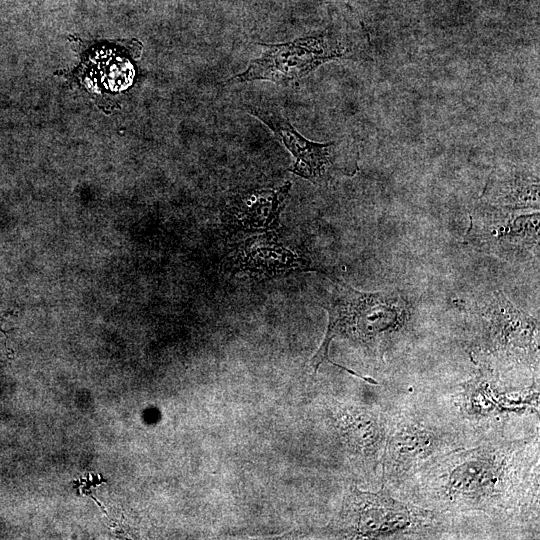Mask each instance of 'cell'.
<instances>
[{
	"instance_id": "obj_1",
	"label": "cell",
	"mask_w": 540,
	"mask_h": 540,
	"mask_svg": "<svg viewBox=\"0 0 540 540\" xmlns=\"http://www.w3.org/2000/svg\"><path fill=\"white\" fill-rule=\"evenodd\" d=\"M399 489L404 500L450 520L479 513L492 520H538L539 433L495 436L458 447L417 472Z\"/></svg>"
},
{
	"instance_id": "obj_2",
	"label": "cell",
	"mask_w": 540,
	"mask_h": 540,
	"mask_svg": "<svg viewBox=\"0 0 540 540\" xmlns=\"http://www.w3.org/2000/svg\"><path fill=\"white\" fill-rule=\"evenodd\" d=\"M331 280V290L322 303L328 326L310 366L315 373L323 362L335 366L328 353L331 341L338 337L383 361L411 332L414 312L408 297L400 290L364 292L337 277L331 276Z\"/></svg>"
},
{
	"instance_id": "obj_3",
	"label": "cell",
	"mask_w": 540,
	"mask_h": 540,
	"mask_svg": "<svg viewBox=\"0 0 540 540\" xmlns=\"http://www.w3.org/2000/svg\"><path fill=\"white\" fill-rule=\"evenodd\" d=\"M469 353L479 368L496 372L525 369L538 374L539 321L493 291L468 310Z\"/></svg>"
},
{
	"instance_id": "obj_4",
	"label": "cell",
	"mask_w": 540,
	"mask_h": 540,
	"mask_svg": "<svg viewBox=\"0 0 540 540\" xmlns=\"http://www.w3.org/2000/svg\"><path fill=\"white\" fill-rule=\"evenodd\" d=\"M451 520L391 494L384 484L378 492L352 485L338 516L328 525L336 538L431 539L448 532Z\"/></svg>"
},
{
	"instance_id": "obj_5",
	"label": "cell",
	"mask_w": 540,
	"mask_h": 540,
	"mask_svg": "<svg viewBox=\"0 0 540 540\" xmlns=\"http://www.w3.org/2000/svg\"><path fill=\"white\" fill-rule=\"evenodd\" d=\"M467 435L452 422L415 408L389 415L382 456V484L399 489L442 455L465 446Z\"/></svg>"
},
{
	"instance_id": "obj_6",
	"label": "cell",
	"mask_w": 540,
	"mask_h": 540,
	"mask_svg": "<svg viewBox=\"0 0 540 540\" xmlns=\"http://www.w3.org/2000/svg\"><path fill=\"white\" fill-rule=\"evenodd\" d=\"M450 407L457 416L455 426L470 434L497 429L513 418L539 415V384L509 386L500 372L480 368L470 379L449 393ZM453 412V414H454Z\"/></svg>"
},
{
	"instance_id": "obj_7",
	"label": "cell",
	"mask_w": 540,
	"mask_h": 540,
	"mask_svg": "<svg viewBox=\"0 0 540 540\" xmlns=\"http://www.w3.org/2000/svg\"><path fill=\"white\" fill-rule=\"evenodd\" d=\"M469 218L464 241L477 251L510 263L538 257V210L506 209L482 203Z\"/></svg>"
},
{
	"instance_id": "obj_8",
	"label": "cell",
	"mask_w": 540,
	"mask_h": 540,
	"mask_svg": "<svg viewBox=\"0 0 540 540\" xmlns=\"http://www.w3.org/2000/svg\"><path fill=\"white\" fill-rule=\"evenodd\" d=\"M265 46L262 54L230 81L270 80L288 83L307 75L324 62L345 57L349 52L346 45L328 31Z\"/></svg>"
},
{
	"instance_id": "obj_9",
	"label": "cell",
	"mask_w": 540,
	"mask_h": 540,
	"mask_svg": "<svg viewBox=\"0 0 540 540\" xmlns=\"http://www.w3.org/2000/svg\"><path fill=\"white\" fill-rule=\"evenodd\" d=\"M226 265L233 273H244L255 279L273 278L310 268L311 262L286 248L274 233L246 238L232 245Z\"/></svg>"
},
{
	"instance_id": "obj_10",
	"label": "cell",
	"mask_w": 540,
	"mask_h": 540,
	"mask_svg": "<svg viewBox=\"0 0 540 540\" xmlns=\"http://www.w3.org/2000/svg\"><path fill=\"white\" fill-rule=\"evenodd\" d=\"M250 112L263 121L280 139L294 158L288 169L292 173L320 183L330 177L336 158V144L312 142L302 136L279 112L267 106L249 108Z\"/></svg>"
},
{
	"instance_id": "obj_11",
	"label": "cell",
	"mask_w": 540,
	"mask_h": 540,
	"mask_svg": "<svg viewBox=\"0 0 540 540\" xmlns=\"http://www.w3.org/2000/svg\"><path fill=\"white\" fill-rule=\"evenodd\" d=\"M291 188L287 182L275 188L251 189L237 193L225 204L221 220L230 232L275 230Z\"/></svg>"
},
{
	"instance_id": "obj_12",
	"label": "cell",
	"mask_w": 540,
	"mask_h": 540,
	"mask_svg": "<svg viewBox=\"0 0 540 540\" xmlns=\"http://www.w3.org/2000/svg\"><path fill=\"white\" fill-rule=\"evenodd\" d=\"M538 174L512 167L495 170L482 194L484 203L506 209H539Z\"/></svg>"
}]
</instances>
